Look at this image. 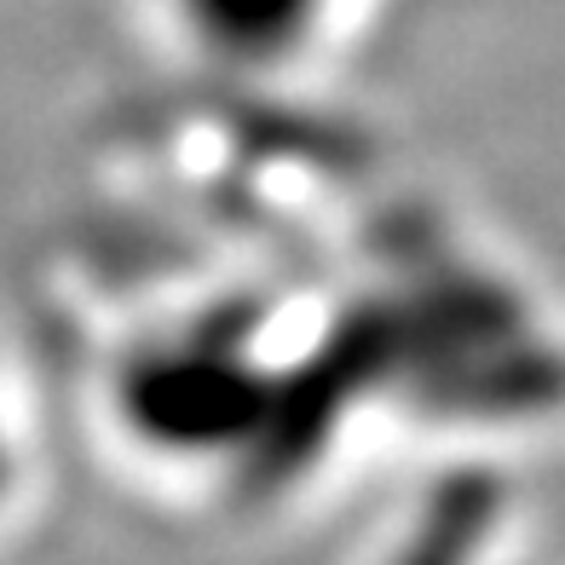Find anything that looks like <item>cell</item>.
Segmentation results:
<instances>
[{"instance_id": "cell-1", "label": "cell", "mask_w": 565, "mask_h": 565, "mask_svg": "<svg viewBox=\"0 0 565 565\" xmlns=\"http://www.w3.org/2000/svg\"><path fill=\"white\" fill-rule=\"evenodd\" d=\"M35 491V416L18 375L0 352V531H7Z\"/></svg>"}]
</instances>
